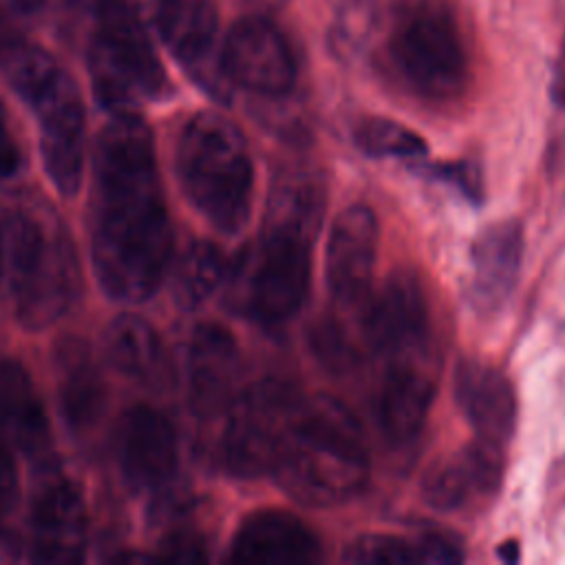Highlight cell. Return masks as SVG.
I'll return each mask as SVG.
<instances>
[{"label": "cell", "instance_id": "5", "mask_svg": "<svg viewBox=\"0 0 565 565\" xmlns=\"http://www.w3.org/2000/svg\"><path fill=\"white\" fill-rule=\"evenodd\" d=\"M4 75L38 119L46 177L64 196H73L82 185L86 157L84 102L77 82L40 46L9 49Z\"/></svg>", "mask_w": 565, "mask_h": 565}, {"label": "cell", "instance_id": "35", "mask_svg": "<svg viewBox=\"0 0 565 565\" xmlns=\"http://www.w3.org/2000/svg\"><path fill=\"white\" fill-rule=\"evenodd\" d=\"M71 2H84V0H71Z\"/></svg>", "mask_w": 565, "mask_h": 565}, {"label": "cell", "instance_id": "3", "mask_svg": "<svg viewBox=\"0 0 565 565\" xmlns=\"http://www.w3.org/2000/svg\"><path fill=\"white\" fill-rule=\"evenodd\" d=\"M271 475L305 505L327 508L349 501L369 477L360 424L329 395L302 399Z\"/></svg>", "mask_w": 565, "mask_h": 565}, {"label": "cell", "instance_id": "24", "mask_svg": "<svg viewBox=\"0 0 565 565\" xmlns=\"http://www.w3.org/2000/svg\"><path fill=\"white\" fill-rule=\"evenodd\" d=\"M108 362L128 380L161 386L168 377V355L157 329L141 316H117L104 335Z\"/></svg>", "mask_w": 565, "mask_h": 565}, {"label": "cell", "instance_id": "15", "mask_svg": "<svg viewBox=\"0 0 565 565\" xmlns=\"http://www.w3.org/2000/svg\"><path fill=\"white\" fill-rule=\"evenodd\" d=\"M377 258V221L366 205L342 210L329 230L324 276L333 298L358 302L371 289Z\"/></svg>", "mask_w": 565, "mask_h": 565}, {"label": "cell", "instance_id": "36", "mask_svg": "<svg viewBox=\"0 0 565 565\" xmlns=\"http://www.w3.org/2000/svg\"><path fill=\"white\" fill-rule=\"evenodd\" d=\"M0 44H2V35H0Z\"/></svg>", "mask_w": 565, "mask_h": 565}, {"label": "cell", "instance_id": "31", "mask_svg": "<svg viewBox=\"0 0 565 565\" xmlns=\"http://www.w3.org/2000/svg\"><path fill=\"white\" fill-rule=\"evenodd\" d=\"M18 494V470L9 444L0 437V516L7 514Z\"/></svg>", "mask_w": 565, "mask_h": 565}, {"label": "cell", "instance_id": "16", "mask_svg": "<svg viewBox=\"0 0 565 565\" xmlns=\"http://www.w3.org/2000/svg\"><path fill=\"white\" fill-rule=\"evenodd\" d=\"M428 327V305L422 282L411 271H393L369 300L362 329L369 344L382 353H399L422 342Z\"/></svg>", "mask_w": 565, "mask_h": 565}, {"label": "cell", "instance_id": "29", "mask_svg": "<svg viewBox=\"0 0 565 565\" xmlns=\"http://www.w3.org/2000/svg\"><path fill=\"white\" fill-rule=\"evenodd\" d=\"M313 351L327 366H349L353 360V349L349 340L340 333V329L331 322L320 324V329L313 331Z\"/></svg>", "mask_w": 565, "mask_h": 565}, {"label": "cell", "instance_id": "8", "mask_svg": "<svg viewBox=\"0 0 565 565\" xmlns=\"http://www.w3.org/2000/svg\"><path fill=\"white\" fill-rule=\"evenodd\" d=\"M302 397L280 380H260L230 404L221 455L238 479L271 475Z\"/></svg>", "mask_w": 565, "mask_h": 565}, {"label": "cell", "instance_id": "33", "mask_svg": "<svg viewBox=\"0 0 565 565\" xmlns=\"http://www.w3.org/2000/svg\"><path fill=\"white\" fill-rule=\"evenodd\" d=\"M554 88H556V99L561 106H565V44H563V53H561V60L556 64V82H554Z\"/></svg>", "mask_w": 565, "mask_h": 565}, {"label": "cell", "instance_id": "13", "mask_svg": "<svg viewBox=\"0 0 565 565\" xmlns=\"http://www.w3.org/2000/svg\"><path fill=\"white\" fill-rule=\"evenodd\" d=\"M115 448L121 477L132 492H159L177 472L174 428L152 406L137 404L121 415Z\"/></svg>", "mask_w": 565, "mask_h": 565}, {"label": "cell", "instance_id": "23", "mask_svg": "<svg viewBox=\"0 0 565 565\" xmlns=\"http://www.w3.org/2000/svg\"><path fill=\"white\" fill-rule=\"evenodd\" d=\"M435 384L426 371L411 362H397L382 377L375 397V419L391 444H408L424 428Z\"/></svg>", "mask_w": 565, "mask_h": 565}, {"label": "cell", "instance_id": "17", "mask_svg": "<svg viewBox=\"0 0 565 565\" xmlns=\"http://www.w3.org/2000/svg\"><path fill=\"white\" fill-rule=\"evenodd\" d=\"M320 554L311 527L285 510H258L247 514L234 539L230 556L245 565H305Z\"/></svg>", "mask_w": 565, "mask_h": 565}, {"label": "cell", "instance_id": "25", "mask_svg": "<svg viewBox=\"0 0 565 565\" xmlns=\"http://www.w3.org/2000/svg\"><path fill=\"white\" fill-rule=\"evenodd\" d=\"M225 260L221 252L207 243H192L179 258L174 271V298L183 309L201 307L223 282Z\"/></svg>", "mask_w": 565, "mask_h": 565}, {"label": "cell", "instance_id": "19", "mask_svg": "<svg viewBox=\"0 0 565 565\" xmlns=\"http://www.w3.org/2000/svg\"><path fill=\"white\" fill-rule=\"evenodd\" d=\"M0 433L29 459L49 461L51 428L42 397L29 371L11 358L0 360Z\"/></svg>", "mask_w": 565, "mask_h": 565}, {"label": "cell", "instance_id": "21", "mask_svg": "<svg viewBox=\"0 0 565 565\" xmlns=\"http://www.w3.org/2000/svg\"><path fill=\"white\" fill-rule=\"evenodd\" d=\"M523 258V230L516 221H497L472 245L470 298L481 311L501 307L516 285Z\"/></svg>", "mask_w": 565, "mask_h": 565}, {"label": "cell", "instance_id": "18", "mask_svg": "<svg viewBox=\"0 0 565 565\" xmlns=\"http://www.w3.org/2000/svg\"><path fill=\"white\" fill-rule=\"evenodd\" d=\"M455 399L477 439L503 448L516 419V399L508 377L490 364L463 360L455 371Z\"/></svg>", "mask_w": 565, "mask_h": 565}, {"label": "cell", "instance_id": "26", "mask_svg": "<svg viewBox=\"0 0 565 565\" xmlns=\"http://www.w3.org/2000/svg\"><path fill=\"white\" fill-rule=\"evenodd\" d=\"M355 141L371 157L413 159L426 152V143L415 130L386 117L364 119L355 130Z\"/></svg>", "mask_w": 565, "mask_h": 565}, {"label": "cell", "instance_id": "28", "mask_svg": "<svg viewBox=\"0 0 565 565\" xmlns=\"http://www.w3.org/2000/svg\"><path fill=\"white\" fill-rule=\"evenodd\" d=\"M333 24V44L340 49L358 46L373 29L375 0H342Z\"/></svg>", "mask_w": 565, "mask_h": 565}, {"label": "cell", "instance_id": "7", "mask_svg": "<svg viewBox=\"0 0 565 565\" xmlns=\"http://www.w3.org/2000/svg\"><path fill=\"white\" fill-rule=\"evenodd\" d=\"M388 51L399 77L419 97L446 102L466 86V42L446 0H399Z\"/></svg>", "mask_w": 565, "mask_h": 565}, {"label": "cell", "instance_id": "4", "mask_svg": "<svg viewBox=\"0 0 565 565\" xmlns=\"http://www.w3.org/2000/svg\"><path fill=\"white\" fill-rule=\"evenodd\" d=\"M177 172L188 201L218 232L238 234L252 212L254 163L241 130L203 110L188 119L177 141Z\"/></svg>", "mask_w": 565, "mask_h": 565}, {"label": "cell", "instance_id": "27", "mask_svg": "<svg viewBox=\"0 0 565 565\" xmlns=\"http://www.w3.org/2000/svg\"><path fill=\"white\" fill-rule=\"evenodd\" d=\"M353 565H404L422 563V543L395 534H362L344 550Z\"/></svg>", "mask_w": 565, "mask_h": 565}, {"label": "cell", "instance_id": "20", "mask_svg": "<svg viewBox=\"0 0 565 565\" xmlns=\"http://www.w3.org/2000/svg\"><path fill=\"white\" fill-rule=\"evenodd\" d=\"M501 455L503 448L475 439L426 475L424 501L439 512H450L463 508L472 497L492 492L501 479Z\"/></svg>", "mask_w": 565, "mask_h": 565}, {"label": "cell", "instance_id": "22", "mask_svg": "<svg viewBox=\"0 0 565 565\" xmlns=\"http://www.w3.org/2000/svg\"><path fill=\"white\" fill-rule=\"evenodd\" d=\"M57 402L73 430L90 428L106 406V384L90 347L75 338H62L53 353Z\"/></svg>", "mask_w": 565, "mask_h": 565}, {"label": "cell", "instance_id": "12", "mask_svg": "<svg viewBox=\"0 0 565 565\" xmlns=\"http://www.w3.org/2000/svg\"><path fill=\"white\" fill-rule=\"evenodd\" d=\"M161 42L183 71L212 97L227 99L230 79L216 51L218 18L205 0H161L154 11Z\"/></svg>", "mask_w": 565, "mask_h": 565}, {"label": "cell", "instance_id": "1", "mask_svg": "<svg viewBox=\"0 0 565 565\" xmlns=\"http://www.w3.org/2000/svg\"><path fill=\"white\" fill-rule=\"evenodd\" d=\"M90 260L99 287L121 302H146L172 256V225L154 139L137 113H115L93 152Z\"/></svg>", "mask_w": 565, "mask_h": 565}, {"label": "cell", "instance_id": "10", "mask_svg": "<svg viewBox=\"0 0 565 565\" xmlns=\"http://www.w3.org/2000/svg\"><path fill=\"white\" fill-rule=\"evenodd\" d=\"M31 556L38 563H77L88 539V512L82 490L53 463H40L31 497Z\"/></svg>", "mask_w": 565, "mask_h": 565}, {"label": "cell", "instance_id": "14", "mask_svg": "<svg viewBox=\"0 0 565 565\" xmlns=\"http://www.w3.org/2000/svg\"><path fill=\"white\" fill-rule=\"evenodd\" d=\"M241 353L234 335L216 324L201 322L192 329L185 351L188 399L199 417H214L230 408L238 395Z\"/></svg>", "mask_w": 565, "mask_h": 565}, {"label": "cell", "instance_id": "32", "mask_svg": "<svg viewBox=\"0 0 565 565\" xmlns=\"http://www.w3.org/2000/svg\"><path fill=\"white\" fill-rule=\"evenodd\" d=\"M18 558L15 541L0 527V563H11Z\"/></svg>", "mask_w": 565, "mask_h": 565}, {"label": "cell", "instance_id": "11", "mask_svg": "<svg viewBox=\"0 0 565 565\" xmlns=\"http://www.w3.org/2000/svg\"><path fill=\"white\" fill-rule=\"evenodd\" d=\"M221 64L232 84L267 97L289 93L296 82L291 49L280 29L263 15L232 24L221 46Z\"/></svg>", "mask_w": 565, "mask_h": 565}, {"label": "cell", "instance_id": "34", "mask_svg": "<svg viewBox=\"0 0 565 565\" xmlns=\"http://www.w3.org/2000/svg\"><path fill=\"white\" fill-rule=\"evenodd\" d=\"M46 0H13V4L24 11V13H33V11H40L44 7Z\"/></svg>", "mask_w": 565, "mask_h": 565}, {"label": "cell", "instance_id": "30", "mask_svg": "<svg viewBox=\"0 0 565 565\" xmlns=\"http://www.w3.org/2000/svg\"><path fill=\"white\" fill-rule=\"evenodd\" d=\"M24 168V154L22 148L9 126L7 113L0 104V181L15 179Z\"/></svg>", "mask_w": 565, "mask_h": 565}, {"label": "cell", "instance_id": "9", "mask_svg": "<svg viewBox=\"0 0 565 565\" xmlns=\"http://www.w3.org/2000/svg\"><path fill=\"white\" fill-rule=\"evenodd\" d=\"M313 234L269 223L247 274L245 309L263 324L289 320L305 302L311 274Z\"/></svg>", "mask_w": 565, "mask_h": 565}, {"label": "cell", "instance_id": "6", "mask_svg": "<svg viewBox=\"0 0 565 565\" xmlns=\"http://www.w3.org/2000/svg\"><path fill=\"white\" fill-rule=\"evenodd\" d=\"M99 29L88 49L97 102L115 113H135L141 102L163 99L170 82L139 20L137 0H102Z\"/></svg>", "mask_w": 565, "mask_h": 565}, {"label": "cell", "instance_id": "2", "mask_svg": "<svg viewBox=\"0 0 565 565\" xmlns=\"http://www.w3.org/2000/svg\"><path fill=\"white\" fill-rule=\"evenodd\" d=\"M0 285L29 329L53 324L79 296L73 241L42 199L26 196L0 207Z\"/></svg>", "mask_w": 565, "mask_h": 565}]
</instances>
